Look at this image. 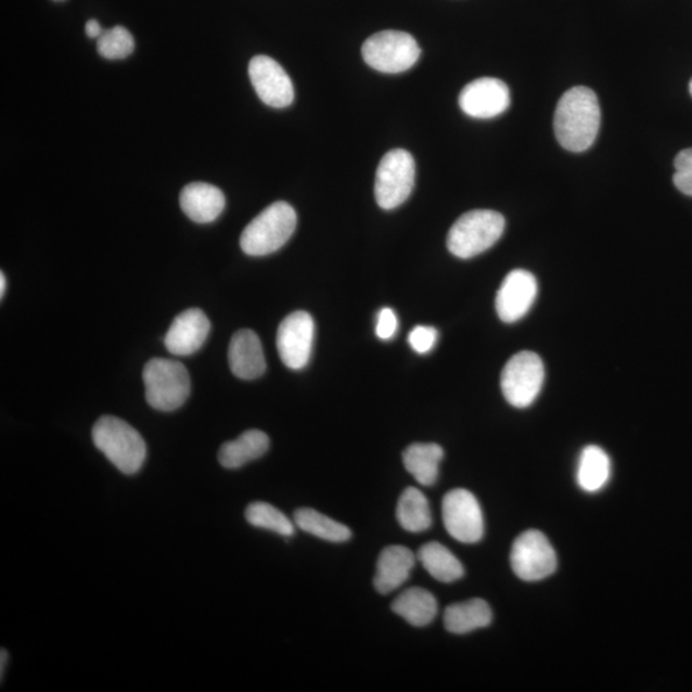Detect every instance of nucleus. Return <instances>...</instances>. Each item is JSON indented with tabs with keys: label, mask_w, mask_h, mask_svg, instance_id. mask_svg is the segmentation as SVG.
I'll list each match as a JSON object with an SVG mask.
<instances>
[{
	"label": "nucleus",
	"mask_w": 692,
	"mask_h": 692,
	"mask_svg": "<svg viewBox=\"0 0 692 692\" xmlns=\"http://www.w3.org/2000/svg\"><path fill=\"white\" fill-rule=\"evenodd\" d=\"M602 112L598 97L589 88H572L561 98L554 116L555 137L569 152L588 151L595 143Z\"/></svg>",
	"instance_id": "f257e3e1"
},
{
	"label": "nucleus",
	"mask_w": 692,
	"mask_h": 692,
	"mask_svg": "<svg viewBox=\"0 0 692 692\" xmlns=\"http://www.w3.org/2000/svg\"><path fill=\"white\" fill-rule=\"evenodd\" d=\"M95 447L125 475H136L146 459V444L136 428L121 419L103 415L91 431Z\"/></svg>",
	"instance_id": "f03ea898"
},
{
	"label": "nucleus",
	"mask_w": 692,
	"mask_h": 692,
	"mask_svg": "<svg viewBox=\"0 0 692 692\" xmlns=\"http://www.w3.org/2000/svg\"><path fill=\"white\" fill-rule=\"evenodd\" d=\"M296 212L286 202L271 204L246 226L240 246L252 257H264L282 248L296 229Z\"/></svg>",
	"instance_id": "7ed1b4c3"
},
{
	"label": "nucleus",
	"mask_w": 692,
	"mask_h": 692,
	"mask_svg": "<svg viewBox=\"0 0 692 692\" xmlns=\"http://www.w3.org/2000/svg\"><path fill=\"white\" fill-rule=\"evenodd\" d=\"M504 229V217L496 210L467 212L451 226L447 240L448 249L461 259L476 257L496 245Z\"/></svg>",
	"instance_id": "20e7f679"
},
{
	"label": "nucleus",
	"mask_w": 692,
	"mask_h": 692,
	"mask_svg": "<svg viewBox=\"0 0 692 692\" xmlns=\"http://www.w3.org/2000/svg\"><path fill=\"white\" fill-rule=\"evenodd\" d=\"M143 380L148 405L161 412H174L190 395V376L178 360L153 358L144 367Z\"/></svg>",
	"instance_id": "39448f33"
},
{
	"label": "nucleus",
	"mask_w": 692,
	"mask_h": 692,
	"mask_svg": "<svg viewBox=\"0 0 692 692\" xmlns=\"http://www.w3.org/2000/svg\"><path fill=\"white\" fill-rule=\"evenodd\" d=\"M363 60L384 74H401L420 60L419 42L407 33L387 30L372 35L362 47Z\"/></svg>",
	"instance_id": "423d86ee"
},
{
	"label": "nucleus",
	"mask_w": 692,
	"mask_h": 692,
	"mask_svg": "<svg viewBox=\"0 0 692 692\" xmlns=\"http://www.w3.org/2000/svg\"><path fill=\"white\" fill-rule=\"evenodd\" d=\"M414 182L412 154L405 150L387 152L380 162L374 181V196L379 206L386 210L398 208L412 194Z\"/></svg>",
	"instance_id": "0eeeda50"
},
{
	"label": "nucleus",
	"mask_w": 692,
	"mask_h": 692,
	"mask_svg": "<svg viewBox=\"0 0 692 692\" xmlns=\"http://www.w3.org/2000/svg\"><path fill=\"white\" fill-rule=\"evenodd\" d=\"M546 379L541 358L534 351L513 356L501 372L500 385L504 398L515 408H527L538 399Z\"/></svg>",
	"instance_id": "6e6552de"
},
{
	"label": "nucleus",
	"mask_w": 692,
	"mask_h": 692,
	"mask_svg": "<svg viewBox=\"0 0 692 692\" xmlns=\"http://www.w3.org/2000/svg\"><path fill=\"white\" fill-rule=\"evenodd\" d=\"M511 564L514 574L527 582L541 581L556 569V554L547 536L536 529L521 534L513 542Z\"/></svg>",
	"instance_id": "1a4fd4ad"
},
{
	"label": "nucleus",
	"mask_w": 692,
	"mask_h": 692,
	"mask_svg": "<svg viewBox=\"0 0 692 692\" xmlns=\"http://www.w3.org/2000/svg\"><path fill=\"white\" fill-rule=\"evenodd\" d=\"M443 521L448 534L459 542L476 543L483 539V510L469 490H451L444 497Z\"/></svg>",
	"instance_id": "9d476101"
},
{
	"label": "nucleus",
	"mask_w": 692,
	"mask_h": 692,
	"mask_svg": "<svg viewBox=\"0 0 692 692\" xmlns=\"http://www.w3.org/2000/svg\"><path fill=\"white\" fill-rule=\"evenodd\" d=\"M315 321L303 310L289 315L278 330L279 356L287 369L302 370L312 356Z\"/></svg>",
	"instance_id": "9b49d317"
},
{
	"label": "nucleus",
	"mask_w": 692,
	"mask_h": 692,
	"mask_svg": "<svg viewBox=\"0 0 692 692\" xmlns=\"http://www.w3.org/2000/svg\"><path fill=\"white\" fill-rule=\"evenodd\" d=\"M249 77L260 101L272 108H286L294 102V85L286 71L267 55L249 63Z\"/></svg>",
	"instance_id": "f8f14e48"
},
{
	"label": "nucleus",
	"mask_w": 692,
	"mask_h": 692,
	"mask_svg": "<svg viewBox=\"0 0 692 692\" xmlns=\"http://www.w3.org/2000/svg\"><path fill=\"white\" fill-rule=\"evenodd\" d=\"M459 105L465 115L473 118L498 117L510 108L511 91L505 82L494 77H483L465 85L459 95Z\"/></svg>",
	"instance_id": "ddd939ff"
},
{
	"label": "nucleus",
	"mask_w": 692,
	"mask_h": 692,
	"mask_svg": "<svg viewBox=\"0 0 692 692\" xmlns=\"http://www.w3.org/2000/svg\"><path fill=\"white\" fill-rule=\"evenodd\" d=\"M538 292V281L531 272L514 270L508 273L496 299L499 319L505 323L524 319L533 308Z\"/></svg>",
	"instance_id": "4468645a"
},
{
	"label": "nucleus",
	"mask_w": 692,
	"mask_h": 692,
	"mask_svg": "<svg viewBox=\"0 0 692 692\" xmlns=\"http://www.w3.org/2000/svg\"><path fill=\"white\" fill-rule=\"evenodd\" d=\"M210 322L200 308L180 313L174 320L165 336L166 348L171 355L188 357L200 350L206 343Z\"/></svg>",
	"instance_id": "2eb2a0df"
},
{
	"label": "nucleus",
	"mask_w": 692,
	"mask_h": 692,
	"mask_svg": "<svg viewBox=\"0 0 692 692\" xmlns=\"http://www.w3.org/2000/svg\"><path fill=\"white\" fill-rule=\"evenodd\" d=\"M232 373L242 380H256L266 371V359L259 337L252 330H240L232 336L229 348Z\"/></svg>",
	"instance_id": "dca6fc26"
},
{
	"label": "nucleus",
	"mask_w": 692,
	"mask_h": 692,
	"mask_svg": "<svg viewBox=\"0 0 692 692\" xmlns=\"http://www.w3.org/2000/svg\"><path fill=\"white\" fill-rule=\"evenodd\" d=\"M180 206L190 220L210 223L221 216L226 200L220 189L206 182H193L183 188Z\"/></svg>",
	"instance_id": "f3484780"
},
{
	"label": "nucleus",
	"mask_w": 692,
	"mask_h": 692,
	"mask_svg": "<svg viewBox=\"0 0 692 692\" xmlns=\"http://www.w3.org/2000/svg\"><path fill=\"white\" fill-rule=\"evenodd\" d=\"M414 564L415 554L411 549L401 546L385 548L379 556L374 588L380 594H390L408 580Z\"/></svg>",
	"instance_id": "a211bd4d"
},
{
	"label": "nucleus",
	"mask_w": 692,
	"mask_h": 692,
	"mask_svg": "<svg viewBox=\"0 0 692 692\" xmlns=\"http://www.w3.org/2000/svg\"><path fill=\"white\" fill-rule=\"evenodd\" d=\"M268 449H270V437L264 431L248 430L238 439L222 445L218 451V461L225 469L236 470L265 456Z\"/></svg>",
	"instance_id": "6ab92c4d"
},
{
	"label": "nucleus",
	"mask_w": 692,
	"mask_h": 692,
	"mask_svg": "<svg viewBox=\"0 0 692 692\" xmlns=\"http://www.w3.org/2000/svg\"><path fill=\"white\" fill-rule=\"evenodd\" d=\"M491 620L492 612L483 599H471L467 602L450 605L444 613L445 628L456 635L479 630L489 626Z\"/></svg>",
	"instance_id": "aec40b11"
},
{
	"label": "nucleus",
	"mask_w": 692,
	"mask_h": 692,
	"mask_svg": "<svg viewBox=\"0 0 692 692\" xmlns=\"http://www.w3.org/2000/svg\"><path fill=\"white\" fill-rule=\"evenodd\" d=\"M444 458L440 445L419 443L408 447L402 453V463L415 482L422 486H433L439 477V467Z\"/></svg>",
	"instance_id": "412c9836"
},
{
	"label": "nucleus",
	"mask_w": 692,
	"mask_h": 692,
	"mask_svg": "<svg viewBox=\"0 0 692 692\" xmlns=\"http://www.w3.org/2000/svg\"><path fill=\"white\" fill-rule=\"evenodd\" d=\"M394 613L405 618L409 625L425 627L433 623L437 614V602L430 591L422 588L408 589L394 600Z\"/></svg>",
	"instance_id": "4be33fe9"
},
{
	"label": "nucleus",
	"mask_w": 692,
	"mask_h": 692,
	"mask_svg": "<svg viewBox=\"0 0 692 692\" xmlns=\"http://www.w3.org/2000/svg\"><path fill=\"white\" fill-rule=\"evenodd\" d=\"M417 558H419L423 568L437 581L451 584L461 580L464 575L461 561L440 542L425 543Z\"/></svg>",
	"instance_id": "5701e85b"
},
{
	"label": "nucleus",
	"mask_w": 692,
	"mask_h": 692,
	"mask_svg": "<svg viewBox=\"0 0 692 692\" xmlns=\"http://www.w3.org/2000/svg\"><path fill=\"white\" fill-rule=\"evenodd\" d=\"M611 459L605 450L589 445L582 450L578 461L577 483L586 492H598L611 478Z\"/></svg>",
	"instance_id": "b1692460"
},
{
	"label": "nucleus",
	"mask_w": 692,
	"mask_h": 692,
	"mask_svg": "<svg viewBox=\"0 0 692 692\" xmlns=\"http://www.w3.org/2000/svg\"><path fill=\"white\" fill-rule=\"evenodd\" d=\"M397 518L402 528L408 533L421 534L427 531L433 525L430 503L423 492L415 487H408L399 498Z\"/></svg>",
	"instance_id": "393cba45"
},
{
	"label": "nucleus",
	"mask_w": 692,
	"mask_h": 692,
	"mask_svg": "<svg viewBox=\"0 0 692 692\" xmlns=\"http://www.w3.org/2000/svg\"><path fill=\"white\" fill-rule=\"evenodd\" d=\"M294 524L303 531L330 542H345L351 538V531L341 522L331 520L310 508H302L294 513Z\"/></svg>",
	"instance_id": "a878e982"
},
{
	"label": "nucleus",
	"mask_w": 692,
	"mask_h": 692,
	"mask_svg": "<svg viewBox=\"0 0 692 692\" xmlns=\"http://www.w3.org/2000/svg\"><path fill=\"white\" fill-rule=\"evenodd\" d=\"M245 518L254 527L268 529V531L277 533L285 538H291L295 534L294 522L277 507L265 503V501H256L246 508Z\"/></svg>",
	"instance_id": "bb28decb"
},
{
	"label": "nucleus",
	"mask_w": 692,
	"mask_h": 692,
	"mask_svg": "<svg viewBox=\"0 0 692 692\" xmlns=\"http://www.w3.org/2000/svg\"><path fill=\"white\" fill-rule=\"evenodd\" d=\"M98 53L107 60H124L132 54L136 40L124 26H115L105 30L98 39Z\"/></svg>",
	"instance_id": "cd10ccee"
},
{
	"label": "nucleus",
	"mask_w": 692,
	"mask_h": 692,
	"mask_svg": "<svg viewBox=\"0 0 692 692\" xmlns=\"http://www.w3.org/2000/svg\"><path fill=\"white\" fill-rule=\"evenodd\" d=\"M674 182L684 195L692 196V148L684 150L675 159Z\"/></svg>",
	"instance_id": "c85d7f7f"
},
{
	"label": "nucleus",
	"mask_w": 692,
	"mask_h": 692,
	"mask_svg": "<svg viewBox=\"0 0 692 692\" xmlns=\"http://www.w3.org/2000/svg\"><path fill=\"white\" fill-rule=\"evenodd\" d=\"M439 333L435 328L415 326L408 336V343L419 355H427L435 348Z\"/></svg>",
	"instance_id": "c756f323"
},
{
	"label": "nucleus",
	"mask_w": 692,
	"mask_h": 692,
	"mask_svg": "<svg viewBox=\"0 0 692 692\" xmlns=\"http://www.w3.org/2000/svg\"><path fill=\"white\" fill-rule=\"evenodd\" d=\"M398 317L392 308H383L377 316L376 335L381 341H390L398 333Z\"/></svg>",
	"instance_id": "7c9ffc66"
},
{
	"label": "nucleus",
	"mask_w": 692,
	"mask_h": 692,
	"mask_svg": "<svg viewBox=\"0 0 692 692\" xmlns=\"http://www.w3.org/2000/svg\"><path fill=\"white\" fill-rule=\"evenodd\" d=\"M85 31H87L88 37L91 39H99L104 33L101 24H99L97 20L88 21L87 26H85Z\"/></svg>",
	"instance_id": "2f4dec72"
},
{
	"label": "nucleus",
	"mask_w": 692,
	"mask_h": 692,
	"mask_svg": "<svg viewBox=\"0 0 692 692\" xmlns=\"http://www.w3.org/2000/svg\"><path fill=\"white\" fill-rule=\"evenodd\" d=\"M5 287H7L5 274L2 272L0 273V296H2V298L4 296Z\"/></svg>",
	"instance_id": "473e14b6"
},
{
	"label": "nucleus",
	"mask_w": 692,
	"mask_h": 692,
	"mask_svg": "<svg viewBox=\"0 0 692 692\" xmlns=\"http://www.w3.org/2000/svg\"><path fill=\"white\" fill-rule=\"evenodd\" d=\"M2 676H4V666L7 665V659H9V654H7V652L4 651V649H2Z\"/></svg>",
	"instance_id": "72a5a7b5"
},
{
	"label": "nucleus",
	"mask_w": 692,
	"mask_h": 692,
	"mask_svg": "<svg viewBox=\"0 0 692 692\" xmlns=\"http://www.w3.org/2000/svg\"><path fill=\"white\" fill-rule=\"evenodd\" d=\"M690 93H691V95H692V80H691V82H690Z\"/></svg>",
	"instance_id": "f704fd0d"
},
{
	"label": "nucleus",
	"mask_w": 692,
	"mask_h": 692,
	"mask_svg": "<svg viewBox=\"0 0 692 692\" xmlns=\"http://www.w3.org/2000/svg\"><path fill=\"white\" fill-rule=\"evenodd\" d=\"M54 2H65V0H54Z\"/></svg>",
	"instance_id": "c9c22d12"
}]
</instances>
